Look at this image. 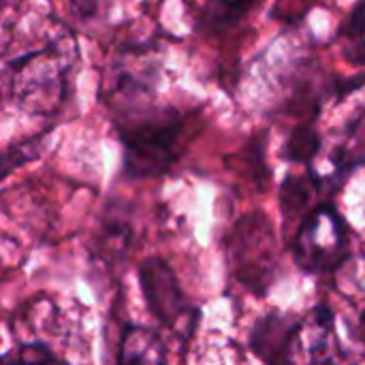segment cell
<instances>
[{
	"label": "cell",
	"instance_id": "9c48e42d",
	"mask_svg": "<svg viewBox=\"0 0 365 365\" xmlns=\"http://www.w3.org/2000/svg\"><path fill=\"white\" fill-rule=\"evenodd\" d=\"M118 365H167V346L154 329L126 325L120 336Z\"/></svg>",
	"mask_w": 365,
	"mask_h": 365
},
{
	"label": "cell",
	"instance_id": "e0dca14e",
	"mask_svg": "<svg viewBox=\"0 0 365 365\" xmlns=\"http://www.w3.org/2000/svg\"><path fill=\"white\" fill-rule=\"evenodd\" d=\"M359 336H361V340L365 342V308L364 312H361V317H359Z\"/></svg>",
	"mask_w": 365,
	"mask_h": 365
},
{
	"label": "cell",
	"instance_id": "3957f363",
	"mask_svg": "<svg viewBox=\"0 0 365 365\" xmlns=\"http://www.w3.org/2000/svg\"><path fill=\"white\" fill-rule=\"evenodd\" d=\"M349 227L331 205L314 207L293 237V255L302 269L310 274L336 272L349 257Z\"/></svg>",
	"mask_w": 365,
	"mask_h": 365
},
{
	"label": "cell",
	"instance_id": "2e32d148",
	"mask_svg": "<svg viewBox=\"0 0 365 365\" xmlns=\"http://www.w3.org/2000/svg\"><path fill=\"white\" fill-rule=\"evenodd\" d=\"M71 4H73V9H75L81 17H86V15H92V13L96 11L98 0H71Z\"/></svg>",
	"mask_w": 365,
	"mask_h": 365
},
{
	"label": "cell",
	"instance_id": "9a60e30c",
	"mask_svg": "<svg viewBox=\"0 0 365 365\" xmlns=\"http://www.w3.org/2000/svg\"><path fill=\"white\" fill-rule=\"evenodd\" d=\"M34 156H36V141H28V143H21V145L9 150L4 154V173H9L15 165H21Z\"/></svg>",
	"mask_w": 365,
	"mask_h": 365
},
{
	"label": "cell",
	"instance_id": "52a82bcc",
	"mask_svg": "<svg viewBox=\"0 0 365 365\" xmlns=\"http://www.w3.org/2000/svg\"><path fill=\"white\" fill-rule=\"evenodd\" d=\"M297 321L299 319H293L282 312H272L259 319L250 336V346L255 355L267 365H287L289 342Z\"/></svg>",
	"mask_w": 365,
	"mask_h": 365
},
{
	"label": "cell",
	"instance_id": "30bf717a",
	"mask_svg": "<svg viewBox=\"0 0 365 365\" xmlns=\"http://www.w3.org/2000/svg\"><path fill=\"white\" fill-rule=\"evenodd\" d=\"M361 163H365V109H361L359 115L349 124L346 139L336 154V167L340 173L351 171Z\"/></svg>",
	"mask_w": 365,
	"mask_h": 365
},
{
	"label": "cell",
	"instance_id": "ba28073f",
	"mask_svg": "<svg viewBox=\"0 0 365 365\" xmlns=\"http://www.w3.org/2000/svg\"><path fill=\"white\" fill-rule=\"evenodd\" d=\"M156 86V64L150 58V51L141 49L135 53H124L115 64V75L111 90L122 98H143L152 94Z\"/></svg>",
	"mask_w": 365,
	"mask_h": 365
},
{
	"label": "cell",
	"instance_id": "6da1fadb",
	"mask_svg": "<svg viewBox=\"0 0 365 365\" xmlns=\"http://www.w3.org/2000/svg\"><path fill=\"white\" fill-rule=\"evenodd\" d=\"M73 56L75 43L71 36H64L28 49L9 62L6 88L15 105L36 115L53 113L64 101Z\"/></svg>",
	"mask_w": 365,
	"mask_h": 365
},
{
	"label": "cell",
	"instance_id": "4fadbf2b",
	"mask_svg": "<svg viewBox=\"0 0 365 365\" xmlns=\"http://www.w3.org/2000/svg\"><path fill=\"white\" fill-rule=\"evenodd\" d=\"M2 365H68L62 361L47 344L43 342H30L19 346L17 351H11L4 355Z\"/></svg>",
	"mask_w": 365,
	"mask_h": 365
},
{
	"label": "cell",
	"instance_id": "7a4b0ae2",
	"mask_svg": "<svg viewBox=\"0 0 365 365\" xmlns=\"http://www.w3.org/2000/svg\"><path fill=\"white\" fill-rule=\"evenodd\" d=\"M118 130L124 150V173L154 178L180 158L186 118L175 109H139L137 115H124Z\"/></svg>",
	"mask_w": 365,
	"mask_h": 365
},
{
	"label": "cell",
	"instance_id": "5b68a950",
	"mask_svg": "<svg viewBox=\"0 0 365 365\" xmlns=\"http://www.w3.org/2000/svg\"><path fill=\"white\" fill-rule=\"evenodd\" d=\"M139 282L152 317L165 327L182 334V338H188L199 312L190 308L171 265L160 257L145 259L139 267Z\"/></svg>",
	"mask_w": 365,
	"mask_h": 365
},
{
	"label": "cell",
	"instance_id": "5bb4252c",
	"mask_svg": "<svg viewBox=\"0 0 365 365\" xmlns=\"http://www.w3.org/2000/svg\"><path fill=\"white\" fill-rule=\"evenodd\" d=\"M319 150H321V137L312 126L295 128L287 143V156L295 163H310Z\"/></svg>",
	"mask_w": 365,
	"mask_h": 365
},
{
	"label": "cell",
	"instance_id": "8992f818",
	"mask_svg": "<svg viewBox=\"0 0 365 365\" xmlns=\"http://www.w3.org/2000/svg\"><path fill=\"white\" fill-rule=\"evenodd\" d=\"M287 365H342V344L329 306L321 304L297 321Z\"/></svg>",
	"mask_w": 365,
	"mask_h": 365
},
{
	"label": "cell",
	"instance_id": "7c38bea8",
	"mask_svg": "<svg viewBox=\"0 0 365 365\" xmlns=\"http://www.w3.org/2000/svg\"><path fill=\"white\" fill-rule=\"evenodd\" d=\"M342 34L346 38L349 60L365 64V0L355 6V11L342 28Z\"/></svg>",
	"mask_w": 365,
	"mask_h": 365
},
{
	"label": "cell",
	"instance_id": "277c9868",
	"mask_svg": "<svg viewBox=\"0 0 365 365\" xmlns=\"http://www.w3.org/2000/svg\"><path fill=\"white\" fill-rule=\"evenodd\" d=\"M229 250L237 278L248 289L265 293L276 267V235L267 218L259 212L244 216L233 229Z\"/></svg>",
	"mask_w": 365,
	"mask_h": 365
},
{
	"label": "cell",
	"instance_id": "8fae6325",
	"mask_svg": "<svg viewBox=\"0 0 365 365\" xmlns=\"http://www.w3.org/2000/svg\"><path fill=\"white\" fill-rule=\"evenodd\" d=\"M310 180L299 178V175H289L282 184V216L284 222L295 220L302 216V220L310 214L308 212V201H310Z\"/></svg>",
	"mask_w": 365,
	"mask_h": 365
}]
</instances>
